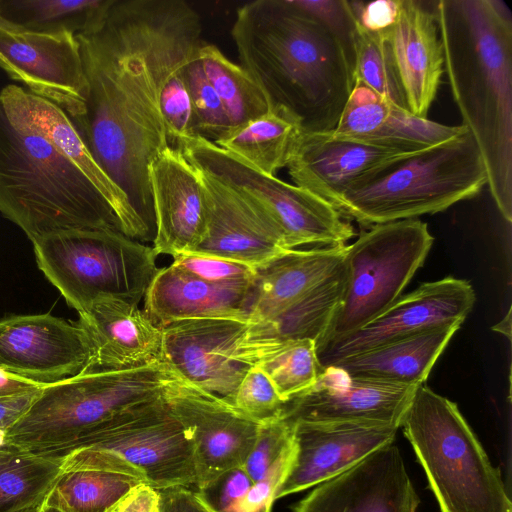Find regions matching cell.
<instances>
[{
	"label": "cell",
	"instance_id": "1",
	"mask_svg": "<svg viewBox=\"0 0 512 512\" xmlns=\"http://www.w3.org/2000/svg\"><path fill=\"white\" fill-rule=\"evenodd\" d=\"M201 32L183 0H114L96 29L76 35L87 93L83 115L71 121L153 240L149 166L170 146L161 91L200 48Z\"/></svg>",
	"mask_w": 512,
	"mask_h": 512
},
{
	"label": "cell",
	"instance_id": "2",
	"mask_svg": "<svg viewBox=\"0 0 512 512\" xmlns=\"http://www.w3.org/2000/svg\"><path fill=\"white\" fill-rule=\"evenodd\" d=\"M231 35L271 108L291 115L303 132L334 131L354 85L350 43L295 0L242 5Z\"/></svg>",
	"mask_w": 512,
	"mask_h": 512
},
{
	"label": "cell",
	"instance_id": "3",
	"mask_svg": "<svg viewBox=\"0 0 512 512\" xmlns=\"http://www.w3.org/2000/svg\"><path fill=\"white\" fill-rule=\"evenodd\" d=\"M453 99L482 155L487 185L512 221V17L499 0H440L432 10Z\"/></svg>",
	"mask_w": 512,
	"mask_h": 512
},
{
	"label": "cell",
	"instance_id": "4",
	"mask_svg": "<svg viewBox=\"0 0 512 512\" xmlns=\"http://www.w3.org/2000/svg\"><path fill=\"white\" fill-rule=\"evenodd\" d=\"M0 212L33 241L71 230L122 232L113 208L44 135L0 102Z\"/></svg>",
	"mask_w": 512,
	"mask_h": 512
},
{
	"label": "cell",
	"instance_id": "5",
	"mask_svg": "<svg viewBox=\"0 0 512 512\" xmlns=\"http://www.w3.org/2000/svg\"><path fill=\"white\" fill-rule=\"evenodd\" d=\"M176 376L165 362L118 371L80 372L45 384L4 436L5 445L64 458L103 424L163 393Z\"/></svg>",
	"mask_w": 512,
	"mask_h": 512
},
{
	"label": "cell",
	"instance_id": "6",
	"mask_svg": "<svg viewBox=\"0 0 512 512\" xmlns=\"http://www.w3.org/2000/svg\"><path fill=\"white\" fill-rule=\"evenodd\" d=\"M485 185L486 167L468 131L381 167L349 189L335 208L364 225L384 224L444 211Z\"/></svg>",
	"mask_w": 512,
	"mask_h": 512
},
{
	"label": "cell",
	"instance_id": "7",
	"mask_svg": "<svg viewBox=\"0 0 512 512\" xmlns=\"http://www.w3.org/2000/svg\"><path fill=\"white\" fill-rule=\"evenodd\" d=\"M401 427L442 512H512L499 470L457 404L420 384Z\"/></svg>",
	"mask_w": 512,
	"mask_h": 512
},
{
	"label": "cell",
	"instance_id": "8",
	"mask_svg": "<svg viewBox=\"0 0 512 512\" xmlns=\"http://www.w3.org/2000/svg\"><path fill=\"white\" fill-rule=\"evenodd\" d=\"M32 243L39 269L78 313L100 295L139 305L158 270L152 246L117 231H62Z\"/></svg>",
	"mask_w": 512,
	"mask_h": 512
},
{
	"label": "cell",
	"instance_id": "9",
	"mask_svg": "<svg viewBox=\"0 0 512 512\" xmlns=\"http://www.w3.org/2000/svg\"><path fill=\"white\" fill-rule=\"evenodd\" d=\"M426 223L414 219L374 225L346 246L345 286L323 344L362 327L401 295L433 244Z\"/></svg>",
	"mask_w": 512,
	"mask_h": 512
},
{
	"label": "cell",
	"instance_id": "10",
	"mask_svg": "<svg viewBox=\"0 0 512 512\" xmlns=\"http://www.w3.org/2000/svg\"><path fill=\"white\" fill-rule=\"evenodd\" d=\"M176 148L200 172L262 205L281 228L289 249L342 245L354 235L353 227L327 201L253 169L207 139L188 137Z\"/></svg>",
	"mask_w": 512,
	"mask_h": 512
},
{
	"label": "cell",
	"instance_id": "11",
	"mask_svg": "<svg viewBox=\"0 0 512 512\" xmlns=\"http://www.w3.org/2000/svg\"><path fill=\"white\" fill-rule=\"evenodd\" d=\"M86 446L118 455L157 490L197 485L192 442L163 393L121 412L84 439L77 449Z\"/></svg>",
	"mask_w": 512,
	"mask_h": 512
},
{
	"label": "cell",
	"instance_id": "12",
	"mask_svg": "<svg viewBox=\"0 0 512 512\" xmlns=\"http://www.w3.org/2000/svg\"><path fill=\"white\" fill-rule=\"evenodd\" d=\"M474 303L475 292L466 280L445 277L423 283L362 327L317 348L319 363L324 368L432 328L462 324Z\"/></svg>",
	"mask_w": 512,
	"mask_h": 512
},
{
	"label": "cell",
	"instance_id": "13",
	"mask_svg": "<svg viewBox=\"0 0 512 512\" xmlns=\"http://www.w3.org/2000/svg\"><path fill=\"white\" fill-rule=\"evenodd\" d=\"M163 395L192 442L197 489L226 471L243 467L260 422L177 375L165 386Z\"/></svg>",
	"mask_w": 512,
	"mask_h": 512
},
{
	"label": "cell",
	"instance_id": "14",
	"mask_svg": "<svg viewBox=\"0 0 512 512\" xmlns=\"http://www.w3.org/2000/svg\"><path fill=\"white\" fill-rule=\"evenodd\" d=\"M0 67L72 121L83 115L87 81L74 34L33 33L0 24Z\"/></svg>",
	"mask_w": 512,
	"mask_h": 512
},
{
	"label": "cell",
	"instance_id": "15",
	"mask_svg": "<svg viewBox=\"0 0 512 512\" xmlns=\"http://www.w3.org/2000/svg\"><path fill=\"white\" fill-rule=\"evenodd\" d=\"M248 323L193 319L163 328V359L178 377L227 401L251 366L242 348Z\"/></svg>",
	"mask_w": 512,
	"mask_h": 512
},
{
	"label": "cell",
	"instance_id": "16",
	"mask_svg": "<svg viewBox=\"0 0 512 512\" xmlns=\"http://www.w3.org/2000/svg\"><path fill=\"white\" fill-rule=\"evenodd\" d=\"M199 173L206 204V229L191 253L221 257L257 269L291 250L279 225L255 199Z\"/></svg>",
	"mask_w": 512,
	"mask_h": 512
},
{
	"label": "cell",
	"instance_id": "17",
	"mask_svg": "<svg viewBox=\"0 0 512 512\" xmlns=\"http://www.w3.org/2000/svg\"><path fill=\"white\" fill-rule=\"evenodd\" d=\"M418 386L352 377L331 365L310 389L284 404L281 416L291 424L363 422L399 429Z\"/></svg>",
	"mask_w": 512,
	"mask_h": 512
},
{
	"label": "cell",
	"instance_id": "18",
	"mask_svg": "<svg viewBox=\"0 0 512 512\" xmlns=\"http://www.w3.org/2000/svg\"><path fill=\"white\" fill-rule=\"evenodd\" d=\"M90 355L79 323L50 314L18 315L0 320V370L38 384L80 373Z\"/></svg>",
	"mask_w": 512,
	"mask_h": 512
},
{
	"label": "cell",
	"instance_id": "19",
	"mask_svg": "<svg viewBox=\"0 0 512 512\" xmlns=\"http://www.w3.org/2000/svg\"><path fill=\"white\" fill-rule=\"evenodd\" d=\"M294 456L275 500L325 482L392 444L398 428L363 422L292 423Z\"/></svg>",
	"mask_w": 512,
	"mask_h": 512
},
{
	"label": "cell",
	"instance_id": "20",
	"mask_svg": "<svg viewBox=\"0 0 512 512\" xmlns=\"http://www.w3.org/2000/svg\"><path fill=\"white\" fill-rule=\"evenodd\" d=\"M418 495L397 446L386 445L314 488L294 512H416Z\"/></svg>",
	"mask_w": 512,
	"mask_h": 512
},
{
	"label": "cell",
	"instance_id": "21",
	"mask_svg": "<svg viewBox=\"0 0 512 512\" xmlns=\"http://www.w3.org/2000/svg\"><path fill=\"white\" fill-rule=\"evenodd\" d=\"M79 315L90 350L81 372L118 371L164 362L162 330L137 304L100 295Z\"/></svg>",
	"mask_w": 512,
	"mask_h": 512
},
{
	"label": "cell",
	"instance_id": "22",
	"mask_svg": "<svg viewBox=\"0 0 512 512\" xmlns=\"http://www.w3.org/2000/svg\"><path fill=\"white\" fill-rule=\"evenodd\" d=\"M414 153L340 139L331 132H302L286 168L296 186L335 208L358 182L388 163Z\"/></svg>",
	"mask_w": 512,
	"mask_h": 512
},
{
	"label": "cell",
	"instance_id": "23",
	"mask_svg": "<svg viewBox=\"0 0 512 512\" xmlns=\"http://www.w3.org/2000/svg\"><path fill=\"white\" fill-rule=\"evenodd\" d=\"M155 216V252L175 256L192 252L206 229V204L199 171L182 152L165 148L149 166Z\"/></svg>",
	"mask_w": 512,
	"mask_h": 512
},
{
	"label": "cell",
	"instance_id": "24",
	"mask_svg": "<svg viewBox=\"0 0 512 512\" xmlns=\"http://www.w3.org/2000/svg\"><path fill=\"white\" fill-rule=\"evenodd\" d=\"M0 102L10 117L44 135L92 182L113 208L123 234L141 243L153 242L126 195L95 161L62 109L15 84L0 91Z\"/></svg>",
	"mask_w": 512,
	"mask_h": 512
},
{
	"label": "cell",
	"instance_id": "25",
	"mask_svg": "<svg viewBox=\"0 0 512 512\" xmlns=\"http://www.w3.org/2000/svg\"><path fill=\"white\" fill-rule=\"evenodd\" d=\"M468 132L412 114L354 82L334 137L373 146L418 152Z\"/></svg>",
	"mask_w": 512,
	"mask_h": 512
},
{
	"label": "cell",
	"instance_id": "26",
	"mask_svg": "<svg viewBox=\"0 0 512 512\" xmlns=\"http://www.w3.org/2000/svg\"><path fill=\"white\" fill-rule=\"evenodd\" d=\"M253 285L210 283L171 263L158 268L144 295L143 311L160 329L174 322L193 319L248 323Z\"/></svg>",
	"mask_w": 512,
	"mask_h": 512
},
{
	"label": "cell",
	"instance_id": "27",
	"mask_svg": "<svg viewBox=\"0 0 512 512\" xmlns=\"http://www.w3.org/2000/svg\"><path fill=\"white\" fill-rule=\"evenodd\" d=\"M144 475L118 455L86 446L63 458L62 472L44 503L62 512H111Z\"/></svg>",
	"mask_w": 512,
	"mask_h": 512
},
{
	"label": "cell",
	"instance_id": "28",
	"mask_svg": "<svg viewBox=\"0 0 512 512\" xmlns=\"http://www.w3.org/2000/svg\"><path fill=\"white\" fill-rule=\"evenodd\" d=\"M409 111L427 118L444 72V53L432 10L401 0L395 24L387 30Z\"/></svg>",
	"mask_w": 512,
	"mask_h": 512
},
{
	"label": "cell",
	"instance_id": "29",
	"mask_svg": "<svg viewBox=\"0 0 512 512\" xmlns=\"http://www.w3.org/2000/svg\"><path fill=\"white\" fill-rule=\"evenodd\" d=\"M346 246L291 249L257 268L248 323L272 318L330 277L342 265Z\"/></svg>",
	"mask_w": 512,
	"mask_h": 512
},
{
	"label": "cell",
	"instance_id": "30",
	"mask_svg": "<svg viewBox=\"0 0 512 512\" xmlns=\"http://www.w3.org/2000/svg\"><path fill=\"white\" fill-rule=\"evenodd\" d=\"M345 278L342 262L335 273L272 318L248 323L242 348L245 361L255 366L271 349L292 340L311 339L317 349L340 305Z\"/></svg>",
	"mask_w": 512,
	"mask_h": 512
},
{
	"label": "cell",
	"instance_id": "31",
	"mask_svg": "<svg viewBox=\"0 0 512 512\" xmlns=\"http://www.w3.org/2000/svg\"><path fill=\"white\" fill-rule=\"evenodd\" d=\"M460 326V323H454L432 328L331 365L342 368L352 377L399 384H424Z\"/></svg>",
	"mask_w": 512,
	"mask_h": 512
},
{
	"label": "cell",
	"instance_id": "32",
	"mask_svg": "<svg viewBox=\"0 0 512 512\" xmlns=\"http://www.w3.org/2000/svg\"><path fill=\"white\" fill-rule=\"evenodd\" d=\"M302 132L295 118L271 108L258 118L230 128L213 143L253 169L275 176L287 166Z\"/></svg>",
	"mask_w": 512,
	"mask_h": 512
},
{
	"label": "cell",
	"instance_id": "33",
	"mask_svg": "<svg viewBox=\"0 0 512 512\" xmlns=\"http://www.w3.org/2000/svg\"><path fill=\"white\" fill-rule=\"evenodd\" d=\"M114 0H0V24L41 33H72L96 29Z\"/></svg>",
	"mask_w": 512,
	"mask_h": 512
},
{
	"label": "cell",
	"instance_id": "34",
	"mask_svg": "<svg viewBox=\"0 0 512 512\" xmlns=\"http://www.w3.org/2000/svg\"><path fill=\"white\" fill-rule=\"evenodd\" d=\"M293 455L294 448L254 483L243 467L226 471L197 489L196 497L207 512H271L275 492L290 468Z\"/></svg>",
	"mask_w": 512,
	"mask_h": 512
},
{
	"label": "cell",
	"instance_id": "35",
	"mask_svg": "<svg viewBox=\"0 0 512 512\" xmlns=\"http://www.w3.org/2000/svg\"><path fill=\"white\" fill-rule=\"evenodd\" d=\"M205 74L217 92L230 128L258 118L271 109L261 87L241 65L229 60L214 44L198 50Z\"/></svg>",
	"mask_w": 512,
	"mask_h": 512
},
{
	"label": "cell",
	"instance_id": "36",
	"mask_svg": "<svg viewBox=\"0 0 512 512\" xmlns=\"http://www.w3.org/2000/svg\"><path fill=\"white\" fill-rule=\"evenodd\" d=\"M63 458L0 447V512H14L44 502L62 472Z\"/></svg>",
	"mask_w": 512,
	"mask_h": 512
},
{
	"label": "cell",
	"instance_id": "37",
	"mask_svg": "<svg viewBox=\"0 0 512 512\" xmlns=\"http://www.w3.org/2000/svg\"><path fill=\"white\" fill-rule=\"evenodd\" d=\"M351 40L354 82L409 110L387 30H366L354 17Z\"/></svg>",
	"mask_w": 512,
	"mask_h": 512
},
{
	"label": "cell",
	"instance_id": "38",
	"mask_svg": "<svg viewBox=\"0 0 512 512\" xmlns=\"http://www.w3.org/2000/svg\"><path fill=\"white\" fill-rule=\"evenodd\" d=\"M256 365L285 403L310 389L322 371L316 343L311 339L284 342L271 349Z\"/></svg>",
	"mask_w": 512,
	"mask_h": 512
},
{
	"label": "cell",
	"instance_id": "39",
	"mask_svg": "<svg viewBox=\"0 0 512 512\" xmlns=\"http://www.w3.org/2000/svg\"><path fill=\"white\" fill-rule=\"evenodd\" d=\"M198 50L183 68L192 105L193 131L194 136L215 142L230 129V123L221 99L205 74Z\"/></svg>",
	"mask_w": 512,
	"mask_h": 512
},
{
	"label": "cell",
	"instance_id": "40",
	"mask_svg": "<svg viewBox=\"0 0 512 512\" xmlns=\"http://www.w3.org/2000/svg\"><path fill=\"white\" fill-rule=\"evenodd\" d=\"M226 402L260 423L280 417L285 404L269 378L257 365L249 369Z\"/></svg>",
	"mask_w": 512,
	"mask_h": 512
},
{
	"label": "cell",
	"instance_id": "41",
	"mask_svg": "<svg viewBox=\"0 0 512 512\" xmlns=\"http://www.w3.org/2000/svg\"><path fill=\"white\" fill-rule=\"evenodd\" d=\"M293 447V425L282 416L267 420L260 424L243 468L253 483L257 482Z\"/></svg>",
	"mask_w": 512,
	"mask_h": 512
},
{
	"label": "cell",
	"instance_id": "42",
	"mask_svg": "<svg viewBox=\"0 0 512 512\" xmlns=\"http://www.w3.org/2000/svg\"><path fill=\"white\" fill-rule=\"evenodd\" d=\"M185 64L167 78L160 96V111L168 143L173 148L194 136L192 105L183 75Z\"/></svg>",
	"mask_w": 512,
	"mask_h": 512
},
{
	"label": "cell",
	"instance_id": "43",
	"mask_svg": "<svg viewBox=\"0 0 512 512\" xmlns=\"http://www.w3.org/2000/svg\"><path fill=\"white\" fill-rule=\"evenodd\" d=\"M172 258L173 265L210 283L251 285L256 279L255 268L233 260L191 252L181 253Z\"/></svg>",
	"mask_w": 512,
	"mask_h": 512
},
{
	"label": "cell",
	"instance_id": "44",
	"mask_svg": "<svg viewBox=\"0 0 512 512\" xmlns=\"http://www.w3.org/2000/svg\"><path fill=\"white\" fill-rule=\"evenodd\" d=\"M297 5L323 22L352 45L351 34L354 14L350 1L344 0H295Z\"/></svg>",
	"mask_w": 512,
	"mask_h": 512
},
{
	"label": "cell",
	"instance_id": "45",
	"mask_svg": "<svg viewBox=\"0 0 512 512\" xmlns=\"http://www.w3.org/2000/svg\"><path fill=\"white\" fill-rule=\"evenodd\" d=\"M401 0L350 2L355 20L369 31L389 30L396 22Z\"/></svg>",
	"mask_w": 512,
	"mask_h": 512
},
{
	"label": "cell",
	"instance_id": "46",
	"mask_svg": "<svg viewBox=\"0 0 512 512\" xmlns=\"http://www.w3.org/2000/svg\"><path fill=\"white\" fill-rule=\"evenodd\" d=\"M157 512H207L195 491L185 486H172L158 490Z\"/></svg>",
	"mask_w": 512,
	"mask_h": 512
},
{
	"label": "cell",
	"instance_id": "47",
	"mask_svg": "<svg viewBox=\"0 0 512 512\" xmlns=\"http://www.w3.org/2000/svg\"><path fill=\"white\" fill-rule=\"evenodd\" d=\"M158 504V490L143 483L124 496L111 512H157Z\"/></svg>",
	"mask_w": 512,
	"mask_h": 512
},
{
	"label": "cell",
	"instance_id": "48",
	"mask_svg": "<svg viewBox=\"0 0 512 512\" xmlns=\"http://www.w3.org/2000/svg\"><path fill=\"white\" fill-rule=\"evenodd\" d=\"M39 390L0 397L1 432L6 433L18 420H20V418L29 410Z\"/></svg>",
	"mask_w": 512,
	"mask_h": 512
},
{
	"label": "cell",
	"instance_id": "49",
	"mask_svg": "<svg viewBox=\"0 0 512 512\" xmlns=\"http://www.w3.org/2000/svg\"><path fill=\"white\" fill-rule=\"evenodd\" d=\"M43 386L0 370V397L36 391Z\"/></svg>",
	"mask_w": 512,
	"mask_h": 512
},
{
	"label": "cell",
	"instance_id": "50",
	"mask_svg": "<svg viewBox=\"0 0 512 512\" xmlns=\"http://www.w3.org/2000/svg\"><path fill=\"white\" fill-rule=\"evenodd\" d=\"M492 329L504 334L508 339L511 338V309L508 310L506 316L499 323L493 326Z\"/></svg>",
	"mask_w": 512,
	"mask_h": 512
},
{
	"label": "cell",
	"instance_id": "51",
	"mask_svg": "<svg viewBox=\"0 0 512 512\" xmlns=\"http://www.w3.org/2000/svg\"><path fill=\"white\" fill-rule=\"evenodd\" d=\"M43 502L37 503L34 505H30L28 507L22 508L20 510L14 511V512H39Z\"/></svg>",
	"mask_w": 512,
	"mask_h": 512
},
{
	"label": "cell",
	"instance_id": "52",
	"mask_svg": "<svg viewBox=\"0 0 512 512\" xmlns=\"http://www.w3.org/2000/svg\"><path fill=\"white\" fill-rule=\"evenodd\" d=\"M39 512H62L59 509L49 506L43 502Z\"/></svg>",
	"mask_w": 512,
	"mask_h": 512
},
{
	"label": "cell",
	"instance_id": "53",
	"mask_svg": "<svg viewBox=\"0 0 512 512\" xmlns=\"http://www.w3.org/2000/svg\"><path fill=\"white\" fill-rule=\"evenodd\" d=\"M4 436H5V433L0 431V447L5 445Z\"/></svg>",
	"mask_w": 512,
	"mask_h": 512
}]
</instances>
